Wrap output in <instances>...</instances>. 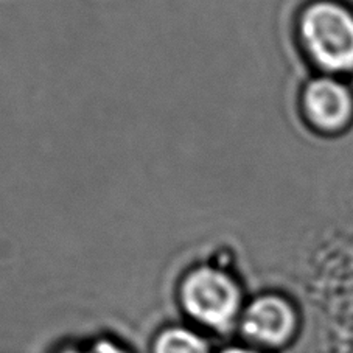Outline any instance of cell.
Returning <instances> with one entry per match:
<instances>
[{"label":"cell","mask_w":353,"mask_h":353,"mask_svg":"<svg viewBox=\"0 0 353 353\" xmlns=\"http://www.w3.org/2000/svg\"><path fill=\"white\" fill-rule=\"evenodd\" d=\"M301 42L327 74L353 72V10L338 0H318L302 11Z\"/></svg>","instance_id":"obj_1"},{"label":"cell","mask_w":353,"mask_h":353,"mask_svg":"<svg viewBox=\"0 0 353 353\" xmlns=\"http://www.w3.org/2000/svg\"><path fill=\"white\" fill-rule=\"evenodd\" d=\"M179 301L184 312L198 324L226 333L241 312V290L228 272L201 266L182 280Z\"/></svg>","instance_id":"obj_2"},{"label":"cell","mask_w":353,"mask_h":353,"mask_svg":"<svg viewBox=\"0 0 353 353\" xmlns=\"http://www.w3.org/2000/svg\"><path fill=\"white\" fill-rule=\"evenodd\" d=\"M299 328L293 303L279 294H265L252 301L241 314V333L251 343L270 349L290 344Z\"/></svg>","instance_id":"obj_3"},{"label":"cell","mask_w":353,"mask_h":353,"mask_svg":"<svg viewBox=\"0 0 353 353\" xmlns=\"http://www.w3.org/2000/svg\"><path fill=\"white\" fill-rule=\"evenodd\" d=\"M302 108L314 130L339 132L353 119V92L345 83L333 77L314 78L303 89Z\"/></svg>","instance_id":"obj_4"},{"label":"cell","mask_w":353,"mask_h":353,"mask_svg":"<svg viewBox=\"0 0 353 353\" xmlns=\"http://www.w3.org/2000/svg\"><path fill=\"white\" fill-rule=\"evenodd\" d=\"M153 353H210V347L199 333L174 325L157 333Z\"/></svg>","instance_id":"obj_5"},{"label":"cell","mask_w":353,"mask_h":353,"mask_svg":"<svg viewBox=\"0 0 353 353\" xmlns=\"http://www.w3.org/2000/svg\"><path fill=\"white\" fill-rule=\"evenodd\" d=\"M90 349H92L94 353H130L123 345L111 339H99Z\"/></svg>","instance_id":"obj_6"},{"label":"cell","mask_w":353,"mask_h":353,"mask_svg":"<svg viewBox=\"0 0 353 353\" xmlns=\"http://www.w3.org/2000/svg\"><path fill=\"white\" fill-rule=\"evenodd\" d=\"M220 353H260L257 350H252L249 349V347H240V345H232V347H228V349H224Z\"/></svg>","instance_id":"obj_7"},{"label":"cell","mask_w":353,"mask_h":353,"mask_svg":"<svg viewBox=\"0 0 353 353\" xmlns=\"http://www.w3.org/2000/svg\"><path fill=\"white\" fill-rule=\"evenodd\" d=\"M58 353H94L92 349H81V347L75 345H67L64 349H61Z\"/></svg>","instance_id":"obj_8"}]
</instances>
